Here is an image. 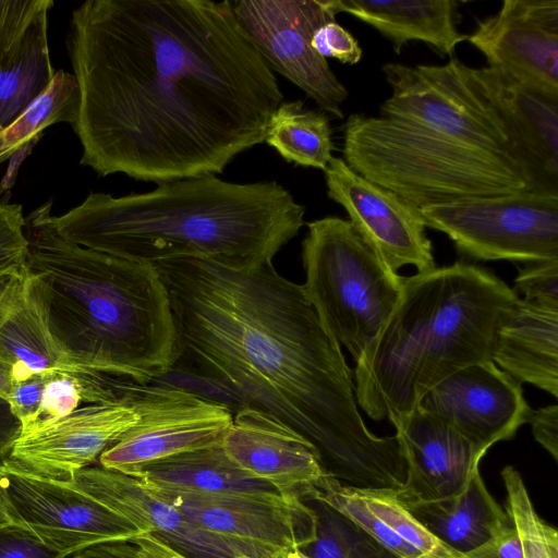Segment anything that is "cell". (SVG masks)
<instances>
[{"label": "cell", "mask_w": 558, "mask_h": 558, "mask_svg": "<svg viewBox=\"0 0 558 558\" xmlns=\"http://www.w3.org/2000/svg\"><path fill=\"white\" fill-rule=\"evenodd\" d=\"M81 163L157 184L217 175L283 101L230 0H87L72 11Z\"/></svg>", "instance_id": "6da1fadb"}, {"label": "cell", "mask_w": 558, "mask_h": 558, "mask_svg": "<svg viewBox=\"0 0 558 558\" xmlns=\"http://www.w3.org/2000/svg\"><path fill=\"white\" fill-rule=\"evenodd\" d=\"M180 337L174 366L232 392L305 437L328 476L357 489L398 492L407 463L396 436L364 423L352 371L303 284L272 262L232 269L196 257L151 263Z\"/></svg>", "instance_id": "7a4b0ae2"}, {"label": "cell", "mask_w": 558, "mask_h": 558, "mask_svg": "<svg viewBox=\"0 0 558 558\" xmlns=\"http://www.w3.org/2000/svg\"><path fill=\"white\" fill-rule=\"evenodd\" d=\"M304 215L305 207L276 181L204 175L120 197L93 192L52 222L70 242L130 260L196 257L250 269L272 262L298 235Z\"/></svg>", "instance_id": "3957f363"}, {"label": "cell", "mask_w": 558, "mask_h": 558, "mask_svg": "<svg viewBox=\"0 0 558 558\" xmlns=\"http://www.w3.org/2000/svg\"><path fill=\"white\" fill-rule=\"evenodd\" d=\"M52 202L25 217L26 271L39 281L49 328L85 372L153 384L181 355L168 290L155 267L62 238Z\"/></svg>", "instance_id": "277c9868"}, {"label": "cell", "mask_w": 558, "mask_h": 558, "mask_svg": "<svg viewBox=\"0 0 558 558\" xmlns=\"http://www.w3.org/2000/svg\"><path fill=\"white\" fill-rule=\"evenodd\" d=\"M518 298L492 271L465 262L403 277L399 302L355 363L359 407L392 424L449 375L492 361L498 327Z\"/></svg>", "instance_id": "5b68a950"}, {"label": "cell", "mask_w": 558, "mask_h": 558, "mask_svg": "<svg viewBox=\"0 0 558 558\" xmlns=\"http://www.w3.org/2000/svg\"><path fill=\"white\" fill-rule=\"evenodd\" d=\"M342 131L347 165L417 209L529 190L523 172L508 155L411 123L353 113Z\"/></svg>", "instance_id": "8992f818"}, {"label": "cell", "mask_w": 558, "mask_h": 558, "mask_svg": "<svg viewBox=\"0 0 558 558\" xmlns=\"http://www.w3.org/2000/svg\"><path fill=\"white\" fill-rule=\"evenodd\" d=\"M305 294L326 332L356 363L395 310L403 277L362 240L348 219L307 223L302 242Z\"/></svg>", "instance_id": "52a82bcc"}, {"label": "cell", "mask_w": 558, "mask_h": 558, "mask_svg": "<svg viewBox=\"0 0 558 558\" xmlns=\"http://www.w3.org/2000/svg\"><path fill=\"white\" fill-rule=\"evenodd\" d=\"M426 227L446 233L478 260L558 259V194L520 193L464 198L420 208Z\"/></svg>", "instance_id": "ba28073f"}, {"label": "cell", "mask_w": 558, "mask_h": 558, "mask_svg": "<svg viewBox=\"0 0 558 558\" xmlns=\"http://www.w3.org/2000/svg\"><path fill=\"white\" fill-rule=\"evenodd\" d=\"M138 422L99 457L102 468L129 474L179 453L221 445L233 413L226 405L165 384L119 380Z\"/></svg>", "instance_id": "9c48e42d"}, {"label": "cell", "mask_w": 558, "mask_h": 558, "mask_svg": "<svg viewBox=\"0 0 558 558\" xmlns=\"http://www.w3.org/2000/svg\"><path fill=\"white\" fill-rule=\"evenodd\" d=\"M235 17L270 69L339 119L349 92L311 38L320 25L336 20V0H230Z\"/></svg>", "instance_id": "30bf717a"}, {"label": "cell", "mask_w": 558, "mask_h": 558, "mask_svg": "<svg viewBox=\"0 0 558 558\" xmlns=\"http://www.w3.org/2000/svg\"><path fill=\"white\" fill-rule=\"evenodd\" d=\"M1 464L13 520L68 557L96 544L131 541L143 533L70 482Z\"/></svg>", "instance_id": "8fae6325"}, {"label": "cell", "mask_w": 558, "mask_h": 558, "mask_svg": "<svg viewBox=\"0 0 558 558\" xmlns=\"http://www.w3.org/2000/svg\"><path fill=\"white\" fill-rule=\"evenodd\" d=\"M145 486L195 526L280 557L304 549L316 537L317 514L298 495L215 494Z\"/></svg>", "instance_id": "7c38bea8"}, {"label": "cell", "mask_w": 558, "mask_h": 558, "mask_svg": "<svg viewBox=\"0 0 558 558\" xmlns=\"http://www.w3.org/2000/svg\"><path fill=\"white\" fill-rule=\"evenodd\" d=\"M457 74L505 132L529 190L558 194V99L543 95L498 68H470L453 59Z\"/></svg>", "instance_id": "4fadbf2b"}, {"label": "cell", "mask_w": 558, "mask_h": 558, "mask_svg": "<svg viewBox=\"0 0 558 558\" xmlns=\"http://www.w3.org/2000/svg\"><path fill=\"white\" fill-rule=\"evenodd\" d=\"M383 72L391 95L380 105L381 117L512 158L507 135L463 85L453 59L444 65L387 63Z\"/></svg>", "instance_id": "5bb4252c"}, {"label": "cell", "mask_w": 558, "mask_h": 558, "mask_svg": "<svg viewBox=\"0 0 558 558\" xmlns=\"http://www.w3.org/2000/svg\"><path fill=\"white\" fill-rule=\"evenodd\" d=\"M119 398L77 408L59 418L41 422L22 433L2 462L38 476L69 482L92 466L140 420L133 400L120 389Z\"/></svg>", "instance_id": "9a60e30c"}, {"label": "cell", "mask_w": 558, "mask_h": 558, "mask_svg": "<svg viewBox=\"0 0 558 558\" xmlns=\"http://www.w3.org/2000/svg\"><path fill=\"white\" fill-rule=\"evenodd\" d=\"M324 173L328 197L344 208L353 229L391 270L436 267L420 209L356 173L343 158L332 157Z\"/></svg>", "instance_id": "2e32d148"}, {"label": "cell", "mask_w": 558, "mask_h": 558, "mask_svg": "<svg viewBox=\"0 0 558 558\" xmlns=\"http://www.w3.org/2000/svg\"><path fill=\"white\" fill-rule=\"evenodd\" d=\"M418 407L446 421L488 450L512 439L529 421V407L519 381L493 361L468 365L435 385Z\"/></svg>", "instance_id": "e0dca14e"}, {"label": "cell", "mask_w": 558, "mask_h": 558, "mask_svg": "<svg viewBox=\"0 0 558 558\" xmlns=\"http://www.w3.org/2000/svg\"><path fill=\"white\" fill-rule=\"evenodd\" d=\"M69 482L187 558H283L195 526L131 475L101 465L88 466Z\"/></svg>", "instance_id": "ac0fdd59"}, {"label": "cell", "mask_w": 558, "mask_h": 558, "mask_svg": "<svg viewBox=\"0 0 558 558\" xmlns=\"http://www.w3.org/2000/svg\"><path fill=\"white\" fill-rule=\"evenodd\" d=\"M221 447L241 470L284 495L304 498L328 476L305 437L252 407L233 414Z\"/></svg>", "instance_id": "d6986e66"}, {"label": "cell", "mask_w": 558, "mask_h": 558, "mask_svg": "<svg viewBox=\"0 0 558 558\" xmlns=\"http://www.w3.org/2000/svg\"><path fill=\"white\" fill-rule=\"evenodd\" d=\"M407 463V478L396 493L401 501L437 500L460 493L487 450L438 416L417 407L392 423Z\"/></svg>", "instance_id": "ffe728a7"}, {"label": "cell", "mask_w": 558, "mask_h": 558, "mask_svg": "<svg viewBox=\"0 0 558 558\" xmlns=\"http://www.w3.org/2000/svg\"><path fill=\"white\" fill-rule=\"evenodd\" d=\"M313 498L339 511L397 558H462L438 541L399 501L396 492L357 489L326 476L303 499Z\"/></svg>", "instance_id": "44dd1931"}, {"label": "cell", "mask_w": 558, "mask_h": 558, "mask_svg": "<svg viewBox=\"0 0 558 558\" xmlns=\"http://www.w3.org/2000/svg\"><path fill=\"white\" fill-rule=\"evenodd\" d=\"M468 40L519 83L558 99V33L537 26L500 8L478 22Z\"/></svg>", "instance_id": "7402d4cb"}, {"label": "cell", "mask_w": 558, "mask_h": 558, "mask_svg": "<svg viewBox=\"0 0 558 558\" xmlns=\"http://www.w3.org/2000/svg\"><path fill=\"white\" fill-rule=\"evenodd\" d=\"M492 361L513 379L558 397V307L518 298L504 316Z\"/></svg>", "instance_id": "603a6c76"}, {"label": "cell", "mask_w": 558, "mask_h": 558, "mask_svg": "<svg viewBox=\"0 0 558 558\" xmlns=\"http://www.w3.org/2000/svg\"><path fill=\"white\" fill-rule=\"evenodd\" d=\"M347 12L390 40L396 53L411 40H421L442 56H452L468 40L458 31L459 3L454 0H336Z\"/></svg>", "instance_id": "cb8c5ba5"}, {"label": "cell", "mask_w": 558, "mask_h": 558, "mask_svg": "<svg viewBox=\"0 0 558 558\" xmlns=\"http://www.w3.org/2000/svg\"><path fill=\"white\" fill-rule=\"evenodd\" d=\"M438 541L465 555L510 518L487 489L480 470L457 495L437 500H399Z\"/></svg>", "instance_id": "d4e9b609"}, {"label": "cell", "mask_w": 558, "mask_h": 558, "mask_svg": "<svg viewBox=\"0 0 558 558\" xmlns=\"http://www.w3.org/2000/svg\"><path fill=\"white\" fill-rule=\"evenodd\" d=\"M0 360L12 366L13 381L35 373L85 372L53 337L43 288L27 271L21 303L0 328Z\"/></svg>", "instance_id": "484cf974"}, {"label": "cell", "mask_w": 558, "mask_h": 558, "mask_svg": "<svg viewBox=\"0 0 558 558\" xmlns=\"http://www.w3.org/2000/svg\"><path fill=\"white\" fill-rule=\"evenodd\" d=\"M128 475L143 484L178 490L284 495L275 486L247 474L226 454L221 445L179 453L138 466Z\"/></svg>", "instance_id": "4316f807"}, {"label": "cell", "mask_w": 558, "mask_h": 558, "mask_svg": "<svg viewBox=\"0 0 558 558\" xmlns=\"http://www.w3.org/2000/svg\"><path fill=\"white\" fill-rule=\"evenodd\" d=\"M41 10L25 33L0 52V129L14 122L54 77L48 47V12Z\"/></svg>", "instance_id": "83f0119b"}, {"label": "cell", "mask_w": 558, "mask_h": 558, "mask_svg": "<svg viewBox=\"0 0 558 558\" xmlns=\"http://www.w3.org/2000/svg\"><path fill=\"white\" fill-rule=\"evenodd\" d=\"M329 118L306 109L301 100L282 101L272 113L265 137L288 162L325 170L333 150Z\"/></svg>", "instance_id": "f1b7e54d"}, {"label": "cell", "mask_w": 558, "mask_h": 558, "mask_svg": "<svg viewBox=\"0 0 558 558\" xmlns=\"http://www.w3.org/2000/svg\"><path fill=\"white\" fill-rule=\"evenodd\" d=\"M78 102L73 74L59 70L47 90L14 122L0 129V162L10 159L22 146L39 138L45 129L57 123L73 125Z\"/></svg>", "instance_id": "f546056e"}, {"label": "cell", "mask_w": 558, "mask_h": 558, "mask_svg": "<svg viewBox=\"0 0 558 558\" xmlns=\"http://www.w3.org/2000/svg\"><path fill=\"white\" fill-rule=\"evenodd\" d=\"M304 500L317 514L316 537L302 549L311 558H397L339 511L313 498Z\"/></svg>", "instance_id": "4dcf8cb0"}, {"label": "cell", "mask_w": 558, "mask_h": 558, "mask_svg": "<svg viewBox=\"0 0 558 558\" xmlns=\"http://www.w3.org/2000/svg\"><path fill=\"white\" fill-rule=\"evenodd\" d=\"M507 494L506 511L514 526L524 558H558V532L535 510L520 472L511 465L501 471Z\"/></svg>", "instance_id": "1f68e13d"}, {"label": "cell", "mask_w": 558, "mask_h": 558, "mask_svg": "<svg viewBox=\"0 0 558 558\" xmlns=\"http://www.w3.org/2000/svg\"><path fill=\"white\" fill-rule=\"evenodd\" d=\"M27 239L22 206L0 201V274L26 271Z\"/></svg>", "instance_id": "d6a6232c"}, {"label": "cell", "mask_w": 558, "mask_h": 558, "mask_svg": "<svg viewBox=\"0 0 558 558\" xmlns=\"http://www.w3.org/2000/svg\"><path fill=\"white\" fill-rule=\"evenodd\" d=\"M512 290L525 301L558 307V259L530 263L519 269Z\"/></svg>", "instance_id": "836d02e7"}, {"label": "cell", "mask_w": 558, "mask_h": 558, "mask_svg": "<svg viewBox=\"0 0 558 558\" xmlns=\"http://www.w3.org/2000/svg\"><path fill=\"white\" fill-rule=\"evenodd\" d=\"M49 374L35 373L13 381L7 401L22 424V433L31 429L39 420Z\"/></svg>", "instance_id": "e575fe53"}, {"label": "cell", "mask_w": 558, "mask_h": 558, "mask_svg": "<svg viewBox=\"0 0 558 558\" xmlns=\"http://www.w3.org/2000/svg\"><path fill=\"white\" fill-rule=\"evenodd\" d=\"M311 46L324 59L333 58L344 64L359 63L363 54L359 41L336 20L314 31Z\"/></svg>", "instance_id": "d590c367"}, {"label": "cell", "mask_w": 558, "mask_h": 558, "mask_svg": "<svg viewBox=\"0 0 558 558\" xmlns=\"http://www.w3.org/2000/svg\"><path fill=\"white\" fill-rule=\"evenodd\" d=\"M0 558H68L16 521L0 522Z\"/></svg>", "instance_id": "8d00e7d4"}, {"label": "cell", "mask_w": 558, "mask_h": 558, "mask_svg": "<svg viewBox=\"0 0 558 558\" xmlns=\"http://www.w3.org/2000/svg\"><path fill=\"white\" fill-rule=\"evenodd\" d=\"M502 7L537 26L558 33V0H505Z\"/></svg>", "instance_id": "74e56055"}, {"label": "cell", "mask_w": 558, "mask_h": 558, "mask_svg": "<svg viewBox=\"0 0 558 558\" xmlns=\"http://www.w3.org/2000/svg\"><path fill=\"white\" fill-rule=\"evenodd\" d=\"M465 556L470 558H524L518 533L512 523L502 526Z\"/></svg>", "instance_id": "f35d334b"}, {"label": "cell", "mask_w": 558, "mask_h": 558, "mask_svg": "<svg viewBox=\"0 0 558 558\" xmlns=\"http://www.w3.org/2000/svg\"><path fill=\"white\" fill-rule=\"evenodd\" d=\"M527 423L531 424L535 440L558 460V405L551 404L531 410Z\"/></svg>", "instance_id": "ab89813d"}, {"label": "cell", "mask_w": 558, "mask_h": 558, "mask_svg": "<svg viewBox=\"0 0 558 558\" xmlns=\"http://www.w3.org/2000/svg\"><path fill=\"white\" fill-rule=\"evenodd\" d=\"M25 275L26 271L0 274V328L21 303Z\"/></svg>", "instance_id": "60d3db41"}, {"label": "cell", "mask_w": 558, "mask_h": 558, "mask_svg": "<svg viewBox=\"0 0 558 558\" xmlns=\"http://www.w3.org/2000/svg\"><path fill=\"white\" fill-rule=\"evenodd\" d=\"M21 434V422L12 413L8 401L0 398V463L9 457Z\"/></svg>", "instance_id": "b9f144b4"}, {"label": "cell", "mask_w": 558, "mask_h": 558, "mask_svg": "<svg viewBox=\"0 0 558 558\" xmlns=\"http://www.w3.org/2000/svg\"><path fill=\"white\" fill-rule=\"evenodd\" d=\"M74 558H141L133 543L117 541L96 544L75 554Z\"/></svg>", "instance_id": "7bdbcfd3"}, {"label": "cell", "mask_w": 558, "mask_h": 558, "mask_svg": "<svg viewBox=\"0 0 558 558\" xmlns=\"http://www.w3.org/2000/svg\"><path fill=\"white\" fill-rule=\"evenodd\" d=\"M141 558H187L175 551L153 533H142L130 541Z\"/></svg>", "instance_id": "ee69618b"}, {"label": "cell", "mask_w": 558, "mask_h": 558, "mask_svg": "<svg viewBox=\"0 0 558 558\" xmlns=\"http://www.w3.org/2000/svg\"><path fill=\"white\" fill-rule=\"evenodd\" d=\"M39 138H35L24 146H22L16 153L10 157V165L7 169L5 175L1 180V191L4 192L10 190L14 184L17 171L24 159L29 155L31 150L38 142Z\"/></svg>", "instance_id": "f6af8a7d"}, {"label": "cell", "mask_w": 558, "mask_h": 558, "mask_svg": "<svg viewBox=\"0 0 558 558\" xmlns=\"http://www.w3.org/2000/svg\"><path fill=\"white\" fill-rule=\"evenodd\" d=\"M13 386L12 366L0 360V398L7 400Z\"/></svg>", "instance_id": "bcb514c9"}, {"label": "cell", "mask_w": 558, "mask_h": 558, "mask_svg": "<svg viewBox=\"0 0 558 558\" xmlns=\"http://www.w3.org/2000/svg\"><path fill=\"white\" fill-rule=\"evenodd\" d=\"M13 515L5 497L2 482V464L0 463V522L12 521ZM14 521V520H13Z\"/></svg>", "instance_id": "7dc6e473"}, {"label": "cell", "mask_w": 558, "mask_h": 558, "mask_svg": "<svg viewBox=\"0 0 558 558\" xmlns=\"http://www.w3.org/2000/svg\"><path fill=\"white\" fill-rule=\"evenodd\" d=\"M283 558H311L310 556H307L304 551H302L301 549H294V550H290L288 551Z\"/></svg>", "instance_id": "c3c4849f"}, {"label": "cell", "mask_w": 558, "mask_h": 558, "mask_svg": "<svg viewBox=\"0 0 558 558\" xmlns=\"http://www.w3.org/2000/svg\"><path fill=\"white\" fill-rule=\"evenodd\" d=\"M462 558H470V557H468V556H465V555H464Z\"/></svg>", "instance_id": "681fc988"}, {"label": "cell", "mask_w": 558, "mask_h": 558, "mask_svg": "<svg viewBox=\"0 0 558 558\" xmlns=\"http://www.w3.org/2000/svg\"><path fill=\"white\" fill-rule=\"evenodd\" d=\"M238 558H247V557H238Z\"/></svg>", "instance_id": "f907efd6"}]
</instances>
